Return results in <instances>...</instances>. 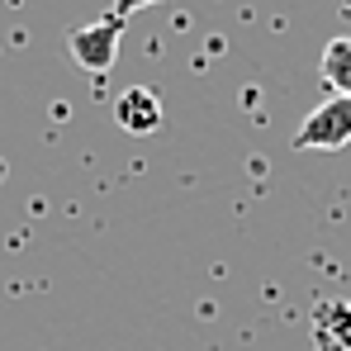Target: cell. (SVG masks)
I'll use <instances>...</instances> for the list:
<instances>
[{
	"instance_id": "cell-2",
	"label": "cell",
	"mask_w": 351,
	"mask_h": 351,
	"mask_svg": "<svg viewBox=\"0 0 351 351\" xmlns=\"http://www.w3.org/2000/svg\"><path fill=\"white\" fill-rule=\"evenodd\" d=\"M123 24H128V19H119V14H105V19H95V24H81V29H71V34H66L71 62H76V66H86V71H95V76H105V71L114 66V58H119Z\"/></svg>"
},
{
	"instance_id": "cell-1",
	"label": "cell",
	"mask_w": 351,
	"mask_h": 351,
	"mask_svg": "<svg viewBox=\"0 0 351 351\" xmlns=\"http://www.w3.org/2000/svg\"><path fill=\"white\" fill-rule=\"evenodd\" d=\"M351 143V95H332L318 110H308L304 123L294 128L299 152H337Z\"/></svg>"
},
{
	"instance_id": "cell-6",
	"label": "cell",
	"mask_w": 351,
	"mask_h": 351,
	"mask_svg": "<svg viewBox=\"0 0 351 351\" xmlns=\"http://www.w3.org/2000/svg\"><path fill=\"white\" fill-rule=\"evenodd\" d=\"M143 5H157V0H114V10H110V14L128 19V14H133V10H143Z\"/></svg>"
},
{
	"instance_id": "cell-5",
	"label": "cell",
	"mask_w": 351,
	"mask_h": 351,
	"mask_svg": "<svg viewBox=\"0 0 351 351\" xmlns=\"http://www.w3.org/2000/svg\"><path fill=\"white\" fill-rule=\"evenodd\" d=\"M318 71L332 95H351V38H332L318 58Z\"/></svg>"
},
{
	"instance_id": "cell-4",
	"label": "cell",
	"mask_w": 351,
	"mask_h": 351,
	"mask_svg": "<svg viewBox=\"0 0 351 351\" xmlns=\"http://www.w3.org/2000/svg\"><path fill=\"white\" fill-rule=\"evenodd\" d=\"M318 351H351V299H323L313 308Z\"/></svg>"
},
{
	"instance_id": "cell-3",
	"label": "cell",
	"mask_w": 351,
	"mask_h": 351,
	"mask_svg": "<svg viewBox=\"0 0 351 351\" xmlns=\"http://www.w3.org/2000/svg\"><path fill=\"white\" fill-rule=\"evenodd\" d=\"M114 123L123 133H133V138L157 133V128H162V95H157L152 86H128V90H119Z\"/></svg>"
}]
</instances>
